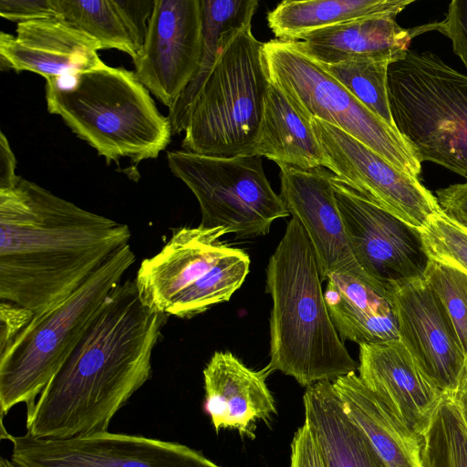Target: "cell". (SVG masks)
I'll return each mask as SVG.
<instances>
[{
  "label": "cell",
  "mask_w": 467,
  "mask_h": 467,
  "mask_svg": "<svg viewBox=\"0 0 467 467\" xmlns=\"http://www.w3.org/2000/svg\"><path fill=\"white\" fill-rule=\"evenodd\" d=\"M310 122L326 169L348 187L418 230L441 211L418 177L397 169L340 129L317 118Z\"/></svg>",
  "instance_id": "8fae6325"
},
{
  "label": "cell",
  "mask_w": 467,
  "mask_h": 467,
  "mask_svg": "<svg viewBox=\"0 0 467 467\" xmlns=\"http://www.w3.org/2000/svg\"><path fill=\"white\" fill-rule=\"evenodd\" d=\"M271 370H254L228 351H216L203 369V409L215 431H237L255 437L256 423L276 414L275 399L266 384Z\"/></svg>",
  "instance_id": "d6986e66"
},
{
  "label": "cell",
  "mask_w": 467,
  "mask_h": 467,
  "mask_svg": "<svg viewBox=\"0 0 467 467\" xmlns=\"http://www.w3.org/2000/svg\"><path fill=\"white\" fill-rule=\"evenodd\" d=\"M2 439L11 441L17 467H221L178 442L109 431L67 439L5 432Z\"/></svg>",
  "instance_id": "30bf717a"
},
{
  "label": "cell",
  "mask_w": 467,
  "mask_h": 467,
  "mask_svg": "<svg viewBox=\"0 0 467 467\" xmlns=\"http://www.w3.org/2000/svg\"><path fill=\"white\" fill-rule=\"evenodd\" d=\"M388 95L395 126L420 161L467 180V76L431 51L409 49L389 66Z\"/></svg>",
  "instance_id": "52a82bcc"
},
{
  "label": "cell",
  "mask_w": 467,
  "mask_h": 467,
  "mask_svg": "<svg viewBox=\"0 0 467 467\" xmlns=\"http://www.w3.org/2000/svg\"><path fill=\"white\" fill-rule=\"evenodd\" d=\"M167 316L143 304L135 280L119 284L26 412V434L67 439L107 431L150 379L152 351Z\"/></svg>",
  "instance_id": "6da1fadb"
},
{
  "label": "cell",
  "mask_w": 467,
  "mask_h": 467,
  "mask_svg": "<svg viewBox=\"0 0 467 467\" xmlns=\"http://www.w3.org/2000/svg\"><path fill=\"white\" fill-rule=\"evenodd\" d=\"M130 237L127 224L20 177L15 188L0 190V298L41 314Z\"/></svg>",
  "instance_id": "7a4b0ae2"
},
{
  "label": "cell",
  "mask_w": 467,
  "mask_h": 467,
  "mask_svg": "<svg viewBox=\"0 0 467 467\" xmlns=\"http://www.w3.org/2000/svg\"><path fill=\"white\" fill-rule=\"evenodd\" d=\"M423 279L442 303L467 360V275L430 259Z\"/></svg>",
  "instance_id": "4dcf8cb0"
},
{
  "label": "cell",
  "mask_w": 467,
  "mask_h": 467,
  "mask_svg": "<svg viewBox=\"0 0 467 467\" xmlns=\"http://www.w3.org/2000/svg\"><path fill=\"white\" fill-rule=\"evenodd\" d=\"M225 234L223 227L174 229L162 249L144 259L137 271L134 280L143 304L165 313L181 292L229 252L231 246L221 241Z\"/></svg>",
  "instance_id": "ac0fdd59"
},
{
  "label": "cell",
  "mask_w": 467,
  "mask_h": 467,
  "mask_svg": "<svg viewBox=\"0 0 467 467\" xmlns=\"http://www.w3.org/2000/svg\"><path fill=\"white\" fill-rule=\"evenodd\" d=\"M154 2L155 0H114L138 54L145 41Z\"/></svg>",
  "instance_id": "836d02e7"
},
{
  "label": "cell",
  "mask_w": 467,
  "mask_h": 467,
  "mask_svg": "<svg viewBox=\"0 0 467 467\" xmlns=\"http://www.w3.org/2000/svg\"><path fill=\"white\" fill-rule=\"evenodd\" d=\"M304 423L326 467H383L368 441L346 414L333 383L317 382L303 396Z\"/></svg>",
  "instance_id": "603a6c76"
},
{
  "label": "cell",
  "mask_w": 467,
  "mask_h": 467,
  "mask_svg": "<svg viewBox=\"0 0 467 467\" xmlns=\"http://www.w3.org/2000/svg\"><path fill=\"white\" fill-rule=\"evenodd\" d=\"M47 110L61 117L108 163L155 159L170 143L171 122L133 71L104 67L47 80Z\"/></svg>",
  "instance_id": "277c9868"
},
{
  "label": "cell",
  "mask_w": 467,
  "mask_h": 467,
  "mask_svg": "<svg viewBox=\"0 0 467 467\" xmlns=\"http://www.w3.org/2000/svg\"><path fill=\"white\" fill-rule=\"evenodd\" d=\"M0 467H17L11 460L0 458Z\"/></svg>",
  "instance_id": "60d3db41"
},
{
  "label": "cell",
  "mask_w": 467,
  "mask_h": 467,
  "mask_svg": "<svg viewBox=\"0 0 467 467\" xmlns=\"http://www.w3.org/2000/svg\"><path fill=\"white\" fill-rule=\"evenodd\" d=\"M321 283L307 234L292 218L266 268L273 302L267 368L306 388L358 368L331 320Z\"/></svg>",
  "instance_id": "3957f363"
},
{
  "label": "cell",
  "mask_w": 467,
  "mask_h": 467,
  "mask_svg": "<svg viewBox=\"0 0 467 467\" xmlns=\"http://www.w3.org/2000/svg\"><path fill=\"white\" fill-rule=\"evenodd\" d=\"M16 161L9 141L3 131L0 132V190L15 188L20 179L16 174Z\"/></svg>",
  "instance_id": "f35d334b"
},
{
  "label": "cell",
  "mask_w": 467,
  "mask_h": 467,
  "mask_svg": "<svg viewBox=\"0 0 467 467\" xmlns=\"http://www.w3.org/2000/svg\"><path fill=\"white\" fill-rule=\"evenodd\" d=\"M57 16L96 40L101 49L114 48L138 57V51L114 0H52Z\"/></svg>",
  "instance_id": "83f0119b"
},
{
  "label": "cell",
  "mask_w": 467,
  "mask_h": 467,
  "mask_svg": "<svg viewBox=\"0 0 467 467\" xmlns=\"http://www.w3.org/2000/svg\"><path fill=\"white\" fill-rule=\"evenodd\" d=\"M99 44L62 18L17 24L16 36L1 32L2 70L30 71L46 80L100 68Z\"/></svg>",
  "instance_id": "e0dca14e"
},
{
  "label": "cell",
  "mask_w": 467,
  "mask_h": 467,
  "mask_svg": "<svg viewBox=\"0 0 467 467\" xmlns=\"http://www.w3.org/2000/svg\"><path fill=\"white\" fill-rule=\"evenodd\" d=\"M249 269V255L242 249L231 247L207 273L181 292L165 313L192 318L229 301L244 282Z\"/></svg>",
  "instance_id": "4316f807"
},
{
  "label": "cell",
  "mask_w": 467,
  "mask_h": 467,
  "mask_svg": "<svg viewBox=\"0 0 467 467\" xmlns=\"http://www.w3.org/2000/svg\"><path fill=\"white\" fill-rule=\"evenodd\" d=\"M413 0H286L267 14L276 39L294 41L308 32L359 19L393 16Z\"/></svg>",
  "instance_id": "d4e9b609"
},
{
  "label": "cell",
  "mask_w": 467,
  "mask_h": 467,
  "mask_svg": "<svg viewBox=\"0 0 467 467\" xmlns=\"http://www.w3.org/2000/svg\"><path fill=\"white\" fill-rule=\"evenodd\" d=\"M332 383L346 414L361 431L383 467H420L421 440L365 386L356 371Z\"/></svg>",
  "instance_id": "7402d4cb"
},
{
  "label": "cell",
  "mask_w": 467,
  "mask_h": 467,
  "mask_svg": "<svg viewBox=\"0 0 467 467\" xmlns=\"http://www.w3.org/2000/svg\"><path fill=\"white\" fill-rule=\"evenodd\" d=\"M358 377L421 440L445 395L398 340L359 345Z\"/></svg>",
  "instance_id": "2e32d148"
},
{
  "label": "cell",
  "mask_w": 467,
  "mask_h": 467,
  "mask_svg": "<svg viewBox=\"0 0 467 467\" xmlns=\"http://www.w3.org/2000/svg\"><path fill=\"white\" fill-rule=\"evenodd\" d=\"M0 16L17 24L57 17L52 0H0Z\"/></svg>",
  "instance_id": "e575fe53"
},
{
  "label": "cell",
  "mask_w": 467,
  "mask_h": 467,
  "mask_svg": "<svg viewBox=\"0 0 467 467\" xmlns=\"http://www.w3.org/2000/svg\"><path fill=\"white\" fill-rule=\"evenodd\" d=\"M324 297L341 339L358 345L399 339L389 290L360 266L330 275Z\"/></svg>",
  "instance_id": "ffe728a7"
},
{
  "label": "cell",
  "mask_w": 467,
  "mask_h": 467,
  "mask_svg": "<svg viewBox=\"0 0 467 467\" xmlns=\"http://www.w3.org/2000/svg\"><path fill=\"white\" fill-rule=\"evenodd\" d=\"M400 341L426 377L445 395L457 389L467 368L450 317L423 278L389 287Z\"/></svg>",
  "instance_id": "5bb4252c"
},
{
  "label": "cell",
  "mask_w": 467,
  "mask_h": 467,
  "mask_svg": "<svg viewBox=\"0 0 467 467\" xmlns=\"http://www.w3.org/2000/svg\"><path fill=\"white\" fill-rule=\"evenodd\" d=\"M202 49L201 0H155L134 73L171 109L195 77Z\"/></svg>",
  "instance_id": "4fadbf2b"
},
{
  "label": "cell",
  "mask_w": 467,
  "mask_h": 467,
  "mask_svg": "<svg viewBox=\"0 0 467 467\" xmlns=\"http://www.w3.org/2000/svg\"><path fill=\"white\" fill-rule=\"evenodd\" d=\"M263 55L270 80L306 118L340 129L397 169L419 178L421 161L400 131L372 113L320 64L280 39L264 43Z\"/></svg>",
  "instance_id": "ba28073f"
},
{
  "label": "cell",
  "mask_w": 467,
  "mask_h": 467,
  "mask_svg": "<svg viewBox=\"0 0 467 467\" xmlns=\"http://www.w3.org/2000/svg\"><path fill=\"white\" fill-rule=\"evenodd\" d=\"M394 61L389 57H365L320 65L372 113L396 127L388 95V68Z\"/></svg>",
  "instance_id": "f546056e"
},
{
  "label": "cell",
  "mask_w": 467,
  "mask_h": 467,
  "mask_svg": "<svg viewBox=\"0 0 467 467\" xmlns=\"http://www.w3.org/2000/svg\"><path fill=\"white\" fill-rule=\"evenodd\" d=\"M202 13L203 49L199 69L169 109L168 119L172 134L185 130L189 111L211 71L218 55L219 40L223 32L252 22L258 8L256 0H201Z\"/></svg>",
  "instance_id": "484cf974"
},
{
  "label": "cell",
  "mask_w": 467,
  "mask_h": 467,
  "mask_svg": "<svg viewBox=\"0 0 467 467\" xmlns=\"http://www.w3.org/2000/svg\"><path fill=\"white\" fill-rule=\"evenodd\" d=\"M136 256L130 244L112 253L68 297L34 315L0 349V409L4 417L19 403L30 411L67 357L121 283Z\"/></svg>",
  "instance_id": "5b68a950"
},
{
  "label": "cell",
  "mask_w": 467,
  "mask_h": 467,
  "mask_svg": "<svg viewBox=\"0 0 467 467\" xmlns=\"http://www.w3.org/2000/svg\"><path fill=\"white\" fill-rule=\"evenodd\" d=\"M290 467H326L323 457L308 427H299L290 444Z\"/></svg>",
  "instance_id": "d590c367"
},
{
  "label": "cell",
  "mask_w": 467,
  "mask_h": 467,
  "mask_svg": "<svg viewBox=\"0 0 467 467\" xmlns=\"http://www.w3.org/2000/svg\"><path fill=\"white\" fill-rule=\"evenodd\" d=\"M419 231L429 259L467 275V229L441 211Z\"/></svg>",
  "instance_id": "1f68e13d"
},
{
  "label": "cell",
  "mask_w": 467,
  "mask_h": 467,
  "mask_svg": "<svg viewBox=\"0 0 467 467\" xmlns=\"http://www.w3.org/2000/svg\"><path fill=\"white\" fill-rule=\"evenodd\" d=\"M332 183L351 252L361 269L388 289L400 282L423 278L430 259L420 231L335 175Z\"/></svg>",
  "instance_id": "7c38bea8"
},
{
  "label": "cell",
  "mask_w": 467,
  "mask_h": 467,
  "mask_svg": "<svg viewBox=\"0 0 467 467\" xmlns=\"http://www.w3.org/2000/svg\"><path fill=\"white\" fill-rule=\"evenodd\" d=\"M280 196L292 218L306 231L321 281L358 266L351 252L332 183L326 168L303 170L280 166Z\"/></svg>",
  "instance_id": "9a60e30c"
},
{
  "label": "cell",
  "mask_w": 467,
  "mask_h": 467,
  "mask_svg": "<svg viewBox=\"0 0 467 467\" xmlns=\"http://www.w3.org/2000/svg\"><path fill=\"white\" fill-rule=\"evenodd\" d=\"M167 161L196 197L203 227H223L238 238L257 237L267 234L275 220L290 215L259 155L220 158L182 150L169 151Z\"/></svg>",
  "instance_id": "9c48e42d"
},
{
  "label": "cell",
  "mask_w": 467,
  "mask_h": 467,
  "mask_svg": "<svg viewBox=\"0 0 467 467\" xmlns=\"http://www.w3.org/2000/svg\"><path fill=\"white\" fill-rule=\"evenodd\" d=\"M420 467H467V428L451 395H444L422 436Z\"/></svg>",
  "instance_id": "f1b7e54d"
},
{
  "label": "cell",
  "mask_w": 467,
  "mask_h": 467,
  "mask_svg": "<svg viewBox=\"0 0 467 467\" xmlns=\"http://www.w3.org/2000/svg\"><path fill=\"white\" fill-rule=\"evenodd\" d=\"M34 313L20 306L2 301L0 305V349L5 348L29 323Z\"/></svg>",
  "instance_id": "74e56055"
},
{
  "label": "cell",
  "mask_w": 467,
  "mask_h": 467,
  "mask_svg": "<svg viewBox=\"0 0 467 467\" xmlns=\"http://www.w3.org/2000/svg\"><path fill=\"white\" fill-rule=\"evenodd\" d=\"M451 396L467 428V368L457 389Z\"/></svg>",
  "instance_id": "ab89813d"
},
{
  "label": "cell",
  "mask_w": 467,
  "mask_h": 467,
  "mask_svg": "<svg viewBox=\"0 0 467 467\" xmlns=\"http://www.w3.org/2000/svg\"><path fill=\"white\" fill-rule=\"evenodd\" d=\"M254 153L279 167L311 170L327 166L310 119L271 80L265 96Z\"/></svg>",
  "instance_id": "cb8c5ba5"
},
{
  "label": "cell",
  "mask_w": 467,
  "mask_h": 467,
  "mask_svg": "<svg viewBox=\"0 0 467 467\" xmlns=\"http://www.w3.org/2000/svg\"><path fill=\"white\" fill-rule=\"evenodd\" d=\"M263 46L252 22L223 33L213 68L190 109L183 150L220 158L255 155L270 84Z\"/></svg>",
  "instance_id": "8992f818"
},
{
  "label": "cell",
  "mask_w": 467,
  "mask_h": 467,
  "mask_svg": "<svg viewBox=\"0 0 467 467\" xmlns=\"http://www.w3.org/2000/svg\"><path fill=\"white\" fill-rule=\"evenodd\" d=\"M435 196L441 211L467 229V182L438 189Z\"/></svg>",
  "instance_id": "8d00e7d4"
},
{
  "label": "cell",
  "mask_w": 467,
  "mask_h": 467,
  "mask_svg": "<svg viewBox=\"0 0 467 467\" xmlns=\"http://www.w3.org/2000/svg\"><path fill=\"white\" fill-rule=\"evenodd\" d=\"M428 30H436L447 36L453 52L467 68V0H454L450 3L445 18L439 22L412 29L415 36Z\"/></svg>",
  "instance_id": "d6a6232c"
},
{
  "label": "cell",
  "mask_w": 467,
  "mask_h": 467,
  "mask_svg": "<svg viewBox=\"0 0 467 467\" xmlns=\"http://www.w3.org/2000/svg\"><path fill=\"white\" fill-rule=\"evenodd\" d=\"M413 36L412 30L400 26L395 17L380 16L314 30L286 42L321 65H333L365 57L399 60Z\"/></svg>",
  "instance_id": "44dd1931"
}]
</instances>
